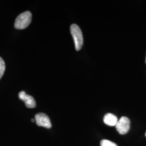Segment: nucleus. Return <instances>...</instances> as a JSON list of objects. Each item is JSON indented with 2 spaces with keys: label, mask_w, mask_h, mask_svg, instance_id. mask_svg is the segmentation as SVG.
Instances as JSON below:
<instances>
[{
  "label": "nucleus",
  "mask_w": 146,
  "mask_h": 146,
  "mask_svg": "<svg viewBox=\"0 0 146 146\" xmlns=\"http://www.w3.org/2000/svg\"><path fill=\"white\" fill-rule=\"evenodd\" d=\"M70 33L75 43L76 50H80L84 44V38L82 31L80 27L76 24H73L70 26Z\"/></svg>",
  "instance_id": "f257e3e1"
},
{
  "label": "nucleus",
  "mask_w": 146,
  "mask_h": 146,
  "mask_svg": "<svg viewBox=\"0 0 146 146\" xmlns=\"http://www.w3.org/2000/svg\"><path fill=\"white\" fill-rule=\"evenodd\" d=\"M31 13L26 11L18 16L16 19L14 27L17 29H24L30 25L31 21Z\"/></svg>",
  "instance_id": "f03ea898"
},
{
  "label": "nucleus",
  "mask_w": 146,
  "mask_h": 146,
  "mask_svg": "<svg viewBox=\"0 0 146 146\" xmlns=\"http://www.w3.org/2000/svg\"><path fill=\"white\" fill-rule=\"evenodd\" d=\"M131 122L129 119L125 116H122L116 125V128L120 134L124 135L128 133L130 129Z\"/></svg>",
  "instance_id": "7ed1b4c3"
},
{
  "label": "nucleus",
  "mask_w": 146,
  "mask_h": 146,
  "mask_svg": "<svg viewBox=\"0 0 146 146\" xmlns=\"http://www.w3.org/2000/svg\"><path fill=\"white\" fill-rule=\"evenodd\" d=\"M35 120L37 125L40 127H43L46 128H50L52 123L48 115L44 113H37L35 116Z\"/></svg>",
  "instance_id": "20e7f679"
},
{
  "label": "nucleus",
  "mask_w": 146,
  "mask_h": 146,
  "mask_svg": "<svg viewBox=\"0 0 146 146\" xmlns=\"http://www.w3.org/2000/svg\"><path fill=\"white\" fill-rule=\"evenodd\" d=\"M20 99L24 101L27 108H34L36 107V102L34 98L31 95H27L25 91H21L19 94Z\"/></svg>",
  "instance_id": "39448f33"
},
{
  "label": "nucleus",
  "mask_w": 146,
  "mask_h": 146,
  "mask_svg": "<svg viewBox=\"0 0 146 146\" xmlns=\"http://www.w3.org/2000/svg\"><path fill=\"white\" fill-rule=\"evenodd\" d=\"M117 121H118L117 117L113 114L107 113L104 116V122L107 125H110V126H115Z\"/></svg>",
  "instance_id": "423d86ee"
},
{
  "label": "nucleus",
  "mask_w": 146,
  "mask_h": 146,
  "mask_svg": "<svg viewBox=\"0 0 146 146\" xmlns=\"http://www.w3.org/2000/svg\"><path fill=\"white\" fill-rule=\"evenodd\" d=\"M5 69V63L4 62L3 60L0 57V80L4 74Z\"/></svg>",
  "instance_id": "0eeeda50"
},
{
  "label": "nucleus",
  "mask_w": 146,
  "mask_h": 146,
  "mask_svg": "<svg viewBox=\"0 0 146 146\" xmlns=\"http://www.w3.org/2000/svg\"><path fill=\"white\" fill-rule=\"evenodd\" d=\"M101 146H118L114 142L107 140H102L100 142Z\"/></svg>",
  "instance_id": "6e6552de"
},
{
  "label": "nucleus",
  "mask_w": 146,
  "mask_h": 146,
  "mask_svg": "<svg viewBox=\"0 0 146 146\" xmlns=\"http://www.w3.org/2000/svg\"><path fill=\"white\" fill-rule=\"evenodd\" d=\"M31 122H36L35 121V119H31Z\"/></svg>",
  "instance_id": "1a4fd4ad"
},
{
  "label": "nucleus",
  "mask_w": 146,
  "mask_h": 146,
  "mask_svg": "<svg viewBox=\"0 0 146 146\" xmlns=\"http://www.w3.org/2000/svg\"><path fill=\"white\" fill-rule=\"evenodd\" d=\"M145 135H146V134H145Z\"/></svg>",
  "instance_id": "9d476101"
},
{
  "label": "nucleus",
  "mask_w": 146,
  "mask_h": 146,
  "mask_svg": "<svg viewBox=\"0 0 146 146\" xmlns=\"http://www.w3.org/2000/svg\"></svg>",
  "instance_id": "9b49d317"
}]
</instances>
